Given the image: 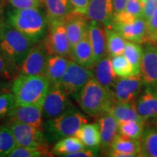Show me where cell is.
I'll list each match as a JSON object with an SVG mask.
<instances>
[{
  "mask_svg": "<svg viewBox=\"0 0 157 157\" xmlns=\"http://www.w3.org/2000/svg\"><path fill=\"white\" fill-rule=\"evenodd\" d=\"M6 21L34 43L42 40L48 32L46 14L39 7L14 8L7 13Z\"/></svg>",
  "mask_w": 157,
  "mask_h": 157,
  "instance_id": "1",
  "label": "cell"
},
{
  "mask_svg": "<svg viewBox=\"0 0 157 157\" xmlns=\"http://www.w3.org/2000/svg\"><path fill=\"white\" fill-rule=\"evenodd\" d=\"M76 101L87 114L100 117L109 112L116 98L113 91L104 87L93 77L85 84Z\"/></svg>",
  "mask_w": 157,
  "mask_h": 157,
  "instance_id": "2",
  "label": "cell"
},
{
  "mask_svg": "<svg viewBox=\"0 0 157 157\" xmlns=\"http://www.w3.org/2000/svg\"><path fill=\"white\" fill-rule=\"evenodd\" d=\"M50 84L44 75L19 74L14 78L12 93L17 105H42Z\"/></svg>",
  "mask_w": 157,
  "mask_h": 157,
  "instance_id": "3",
  "label": "cell"
},
{
  "mask_svg": "<svg viewBox=\"0 0 157 157\" xmlns=\"http://www.w3.org/2000/svg\"><path fill=\"white\" fill-rule=\"evenodd\" d=\"M87 121L85 115L72 107L58 117L47 119L44 123V133L48 143H52L64 137L74 136Z\"/></svg>",
  "mask_w": 157,
  "mask_h": 157,
  "instance_id": "4",
  "label": "cell"
},
{
  "mask_svg": "<svg viewBox=\"0 0 157 157\" xmlns=\"http://www.w3.org/2000/svg\"><path fill=\"white\" fill-rule=\"evenodd\" d=\"M34 44L6 21L0 34V50L18 70Z\"/></svg>",
  "mask_w": 157,
  "mask_h": 157,
  "instance_id": "5",
  "label": "cell"
},
{
  "mask_svg": "<svg viewBox=\"0 0 157 157\" xmlns=\"http://www.w3.org/2000/svg\"><path fill=\"white\" fill-rule=\"evenodd\" d=\"M7 127L13 133L17 146L49 149V143L44 131L28 124L11 119H9Z\"/></svg>",
  "mask_w": 157,
  "mask_h": 157,
  "instance_id": "6",
  "label": "cell"
},
{
  "mask_svg": "<svg viewBox=\"0 0 157 157\" xmlns=\"http://www.w3.org/2000/svg\"><path fill=\"white\" fill-rule=\"evenodd\" d=\"M93 77V71L78 64L73 60H69L66 73L59 85L68 95L76 100L85 84Z\"/></svg>",
  "mask_w": 157,
  "mask_h": 157,
  "instance_id": "7",
  "label": "cell"
},
{
  "mask_svg": "<svg viewBox=\"0 0 157 157\" xmlns=\"http://www.w3.org/2000/svg\"><path fill=\"white\" fill-rule=\"evenodd\" d=\"M42 42L49 56L57 55L71 58V48L66 34L64 20L48 23V32Z\"/></svg>",
  "mask_w": 157,
  "mask_h": 157,
  "instance_id": "8",
  "label": "cell"
},
{
  "mask_svg": "<svg viewBox=\"0 0 157 157\" xmlns=\"http://www.w3.org/2000/svg\"><path fill=\"white\" fill-rule=\"evenodd\" d=\"M72 107L68 95L60 85L50 86L42 104L43 118L46 120L53 119Z\"/></svg>",
  "mask_w": 157,
  "mask_h": 157,
  "instance_id": "9",
  "label": "cell"
},
{
  "mask_svg": "<svg viewBox=\"0 0 157 157\" xmlns=\"http://www.w3.org/2000/svg\"><path fill=\"white\" fill-rule=\"evenodd\" d=\"M140 74L145 90L157 95V45L144 43Z\"/></svg>",
  "mask_w": 157,
  "mask_h": 157,
  "instance_id": "10",
  "label": "cell"
},
{
  "mask_svg": "<svg viewBox=\"0 0 157 157\" xmlns=\"http://www.w3.org/2000/svg\"><path fill=\"white\" fill-rule=\"evenodd\" d=\"M48 56L42 39L35 43L20 66V74L44 75Z\"/></svg>",
  "mask_w": 157,
  "mask_h": 157,
  "instance_id": "11",
  "label": "cell"
},
{
  "mask_svg": "<svg viewBox=\"0 0 157 157\" xmlns=\"http://www.w3.org/2000/svg\"><path fill=\"white\" fill-rule=\"evenodd\" d=\"M145 89L144 82L140 74L126 78H118L113 88L116 101L135 102Z\"/></svg>",
  "mask_w": 157,
  "mask_h": 157,
  "instance_id": "12",
  "label": "cell"
},
{
  "mask_svg": "<svg viewBox=\"0 0 157 157\" xmlns=\"http://www.w3.org/2000/svg\"><path fill=\"white\" fill-rule=\"evenodd\" d=\"M127 41L144 44L146 42L147 22L143 17H139L128 22H114L111 25Z\"/></svg>",
  "mask_w": 157,
  "mask_h": 157,
  "instance_id": "13",
  "label": "cell"
},
{
  "mask_svg": "<svg viewBox=\"0 0 157 157\" xmlns=\"http://www.w3.org/2000/svg\"><path fill=\"white\" fill-rule=\"evenodd\" d=\"M7 117L11 120L28 124L44 131L42 105H16Z\"/></svg>",
  "mask_w": 157,
  "mask_h": 157,
  "instance_id": "14",
  "label": "cell"
},
{
  "mask_svg": "<svg viewBox=\"0 0 157 157\" xmlns=\"http://www.w3.org/2000/svg\"><path fill=\"white\" fill-rule=\"evenodd\" d=\"M86 16L105 27L111 25L114 16L113 0H90Z\"/></svg>",
  "mask_w": 157,
  "mask_h": 157,
  "instance_id": "15",
  "label": "cell"
},
{
  "mask_svg": "<svg viewBox=\"0 0 157 157\" xmlns=\"http://www.w3.org/2000/svg\"><path fill=\"white\" fill-rule=\"evenodd\" d=\"M86 15L72 12L64 19L66 34L71 48L87 35L88 23Z\"/></svg>",
  "mask_w": 157,
  "mask_h": 157,
  "instance_id": "16",
  "label": "cell"
},
{
  "mask_svg": "<svg viewBox=\"0 0 157 157\" xmlns=\"http://www.w3.org/2000/svg\"><path fill=\"white\" fill-rule=\"evenodd\" d=\"M87 36L93 48L96 62L103 57L109 56L107 51L105 27L95 21L88 23Z\"/></svg>",
  "mask_w": 157,
  "mask_h": 157,
  "instance_id": "17",
  "label": "cell"
},
{
  "mask_svg": "<svg viewBox=\"0 0 157 157\" xmlns=\"http://www.w3.org/2000/svg\"><path fill=\"white\" fill-rule=\"evenodd\" d=\"M94 77L106 89L113 91L118 76L113 69L111 57L106 56L96 62L93 67Z\"/></svg>",
  "mask_w": 157,
  "mask_h": 157,
  "instance_id": "18",
  "label": "cell"
},
{
  "mask_svg": "<svg viewBox=\"0 0 157 157\" xmlns=\"http://www.w3.org/2000/svg\"><path fill=\"white\" fill-rule=\"evenodd\" d=\"M98 124L101 131V147L108 152L111 148L115 137L118 134V121L113 116L108 112L100 117Z\"/></svg>",
  "mask_w": 157,
  "mask_h": 157,
  "instance_id": "19",
  "label": "cell"
},
{
  "mask_svg": "<svg viewBox=\"0 0 157 157\" xmlns=\"http://www.w3.org/2000/svg\"><path fill=\"white\" fill-rule=\"evenodd\" d=\"M71 58L84 67L89 69L93 68L96 60L87 35L72 47L71 49Z\"/></svg>",
  "mask_w": 157,
  "mask_h": 157,
  "instance_id": "20",
  "label": "cell"
},
{
  "mask_svg": "<svg viewBox=\"0 0 157 157\" xmlns=\"http://www.w3.org/2000/svg\"><path fill=\"white\" fill-rule=\"evenodd\" d=\"M69 60L66 57L51 55L47 60L44 76L50 82V86L59 85L67 69Z\"/></svg>",
  "mask_w": 157,
  "mask_h": 157,
  "instance_id": "21",
  "label": "cell"
},
{
  "mask_svg": "<svg viewBox=\"0 0 157 157\" xmlns=\"http://www.w3.org/2000/svg\"><path fill=\"white\" fill-rule=\"evenodd\" d=\"M135 102L137 113L145 121L157 119V95L144 90Z\"/></svg>",
  "mask_w": 157,
  "mask_h": 157,
  "instance_id": "22",
  "label": "cell"
},
{
  "mask_svg": "<svg viewBox=\"0 0 157 157\" xmlns=\"http://www.w3.org/2000/svg\"><path fill=\"white\" fill-rule=\"evenodd\" d=\"M48 23L63 21L73 11L69 0H45L44 2Z\"/></svg>",
  "mask_w": 157,
  "mask_h": 157,
  "instance_id": "23",
  "label": "cell"
},
{
  "mask_svg": "<svg viewBox=\"0 0 157 157\" xmlns=\"http://www.w3.org/2000/svg\"><path fill=\"white\" fill-rule=\"evenodd\" d=\"M109 112L118 121L134 120L146 123L137 113L134 102L115 101Z\"/></svg>",
  "mask_w": 157,
  "mask_h": 157,
  "instance_id": "24",
  "label": "cell"
},
{
  "mask_svg": "<svg viewBox=\"0 0 157 157\" xmlns=\"http://www.w3.org/2000/svg\"><path fill=\"white\" fill-rule=\"evenodd\" d=\"M74 136L78 137L84 146L100 149L101 131L98 123H85L76 132Z\"/></svg>",
  "mask_w": 157,
  "mask_h": 157,
  "instance_id": "25",
  "label": "cell"
},
{
  "mask_svg": "<svg viewBox=\"0 0 157 157\" xmlns=\"http://www.w3.org/2000/svg\"><path fill=\"white\" fill-rule=\"evenodd\" d=\"M110 149L128 154L132 157L141 156L140 140L124 136L119 133L115 137Z\"/></svg>",
  "mask_w": 157,
  "mask_h": 157,
  "instance_id": "26",
  "label": "cell"
},
{
  "mask_svg": "<svg viewBox=\"0 0 157 157\" xmlns=\"http://www.w3.org/2000/svg\"><path fill=\"white\" fill-rule=\"evenodd\" d=\"M108 55L114 57L124 54L127 40L112 27H105Z\"/></svg>",
  "mask_w": 157,
  "mask_h": 157,
  "instance_id": "27",
  "label": "cell"
},
{
  "mask_svg": "<svg viewBox=\"0 0 157 157\" xmlns=\"http://www.w3.org/2000/svg\"><path fill=\"white\" fill-rule=\"evenodd\" d=\"M84 147V145L78 137H67L60 139L55 143L52 153L55 156H66L68 154L80 150Z\"/></svg>",
  "mask_w": 157,
  "mask_h": 157,
  "instance_id": "28",
  "label": "cell"
},
{
  "mask_svg": "<svg viewBox=\"0 0 157 157\" xmlns=\"http://www.w3.org/2000/svg\"><path fill=\"white\" fill-rule=\"evenodd\" d=\"M141 156L157 157V128L148 127L140 138Z\"/></svg>",
  "mask_w": 157,
  "mask_h": 157,
  "instance_id": "29",
  "label": "cell"
},
{
  "mask_svg": "<svg viewBox=\"0 0 157 157\" xmlns=\"http://www.w3.org/2000/svg\"><path fill=\"white\" fill-rule=\"evenodd\" d=\"M145 124L134 120L118 121V132L124 136L140 140L145 130Z\"/></svg>",
  "mask_w": 157,
  "mask_h": 157,
  "instance_id": "30",
  "label": "cell"
},
{
  "mask_svg": "<svg viewBox=\"0 0 157 157\" xmlns=\"http://www.w3.org/2000/svg\"><path fill=\"white\" fill-rule=\"evenodd\" d=\"M124 56L132 65L138 74H140L141 63L143 56V48L138 43L127 41Z\"/></svg>",
  "mask_w": 157,
  "mask_h": 157,
  "instance_id": "31",
  "label": "cell"
},
{
  "mask_svg": "<svg viewBox=\"0 0 157 157\" xmlns=\"http://www.w3.org/2000/svg\"><path fill=\"white\" fill-rule=\"evenodd\" d=\"M113 69L118 77L126 78L138 74L133 66L124 55L111 57Z\"/></svg>",
  "mask_w": 157,
  "mask_h": 157,
  "instance_id": "32",
  "label": "cell"
},
{
  "mask_svg": "<svg viewBox=\"0 0 157 157\" xmlns=\"http://www.w3.org/2000/svg\"><path fill=\"white\" fill-rule=\"evenodd\" d=\"M16 146V141L9 127H0V156H7Z\"/></svg>",
  "mask_w": 157,
  "mask_h": 157,
  "instance_id": "33",
  "label": "cell"
},
{
  "mask_svg": "<svg viewBox=\"0 0 157 157\" xmlns=\"http://www.w3.org/2000/svg\"><path fill=\"white\" fill-rule=\"evenodd\" d=\"M9 157H42L53 156L52 151L43 148H31L16 146L7 154Z\"/></svg>",
  "mask_w": 157,
  "mask_h": 157,
  "instance_id": "34",
  "label": "cell"
},
{
  "mask_svg": "<svg viewBox=\"0 0 157 157\" xmlns=\"http://www.w3.org/2000/svg\"><path fill=\"white\" fill-rule=\"evenodd\" d=\"M20 74L19 70L0 50V77L4 79L15 78Z\"/></svg>",
  "mask_w": 157,
  "mask_h": 157,
  "instance_id": "35",
  "label": "cell"
},
{
  "mask_svg": "<svg viewBox=\"0 0 157 157\" xmlns=\"http://www.w3.org/2000/svg\"><path fill=\"white\" fill-rule=\"evenodd\" d=\"M16 105V100L13 93L5 92L0 94V119L8 116Z\"/></svg>",
  "mask_w": 157,
  "mask_h": 157,
  "instance_id": "36",
  "label": "cell"
},
{
  "mask_svg": "<svg viewBox=\"0 0 157 157\" xmlns=\"http://www.w3.org/2000/svg\"><path fill=\"white\" fill-rule=\"evenodd\" d=\"M147 22L146 42L157 44V7Z\"/></svg>",
  "mask_w": 157,
  "mask_h": 157,
  "instance_id": "37",
  "label": "cell"
},
{
  "mask_svg": "<svg viewBox=\"0 0 157 157\" xmlns=\"http://www.w3.org/2000/svg\"><path fill=\"white\" fill-rule=\"evenodd\" d=\"M143 2L141 0H128L122 12L129 16L137 18L142 17Z\"/></svg>",
  "mask_w": 157,
  "mask_h": 157,
  "instance_id": "38",
  "label": "cell"
},
{
  "mask_svg": "<svg viewBox=\"0 0 157 157\" xmlns=\"http://www.w3.org/2000/svg\"><path fill=\"white\" fill-rule=\"evenodd\" d=\"M7 1L15 9L40 7L42 3L40 0H7Z\"/></svg>",
  "mask_w": 157,
  "mask_h": 157,
  "instance_id": "39",
  "label": "cell"
},
{
  "mask_svg": "<svg viewBox=\"0 0 157 157\" xmlns=\"http://www.w3.org/2000/svg\"><path fill=\"white\" fill-rule=\"evenodd\" d=\"M98 148H90L84 146L83 148L76 151L75 152L68 154L67 157H94L97 156L98 154Z\"/></svg>",
  "mask_w": 157,
  "mask_h": 157,
  "instance_id": "40",
  "label": "cell"
},
{
  "mask_svg": "<svg viewBox=\"0 0 157 157\" xmlns=\"http://www.w3.org/2000/svg\"><path fill=\"white\" fill-rule=\"evenodd\" d=\"M157 7V0H146L143 2L142 17L147 21Z\"/></svg>",
  "mask_w": 157,
  "mask_h": 157,
  "instance_id": "41",
  "label": "cell"
},
{
  "mask_svg": "<svg viewBox=\"0 0 157 157\" xmlns=\"http://www.w3.org/2000/svg\"><path fill=\"white\" fill-rule=\"evenodd\" d=\"M71 4L73 11L86 15L90 0H69Z\"/></svg>",
  "mask_w": 157,
  "mask_h": 157,
  "instance_id": "42",
  "label": "cell"
},
{
  "mask_svg": "<svg viewBox=\"0 0 157 157\" xmlns=\"http://www.w3.org/2000/svg\"><path fill=\"white\" fill-rule=\"evenodd\" d=\"M128 0H113V12L114 14L122 11L124 9L125 5Z\"/></svg>",
  "mask_w": 157,
  "mask_h": 157,
  "instance_id": "43",
  "label": "cell"
},
{
  "mask_svg": "<svg viewBox=\"0 0 157 157\" xmlns=\"http://www.w3.org/2000/svg\"><path fill=\"white\" fill-rule=\"evenodd\" d=\"M6 23L5 18V5L3 0H0V34L3 30Z\"/></svg>",
  "mask_w": 157,
  "mask_h": 157,
  "instance_id": "44",
  "label": "cell"
},
{
  "mask_svg": "<svg viewBox=\"0 0 157 157\" xmlns=\"http://www.w3.org/2000/svg\"><path fill=\"white\" fill-rule=\"evenodd\" d=\"M6 90H7V87H6V84L3 82H0V94L5 93L6 92Z\"/></svg>",
  "mask_w": 157,
  "mask_h": 157,
  "instance_id": "45",
  "label": "cell"
},
{
  "mask_svg": "<svg viewBox=\"0 0 157 157\" xmlns=\"http://www.w3.org/2000/svg\"><path fill=\"white\" fill-rule=\"evenodd\" d=\"M40 1H41V2H43V3H44V2L45 1V0H40Z\"/></svg>",
  "mask_w": 157,
  "mask_h": 157,
  "instance_id": "46",
  "label": "cell"
},
{
  "mask_svg": "<svg viewBox=\"0 0 157 157\" xmlns=\"http://www.w3.org/2000/svg\"><path fill=\"white\" fill-rule=\"evenodd\" d=\"M141 1H142V2H145V1H146V0H141Z\"/></svg>",
  "mask_w": 157,
  "mask_h": 157,
  "instance_id": "47",
  "label": "cell"
}]
</instances>
